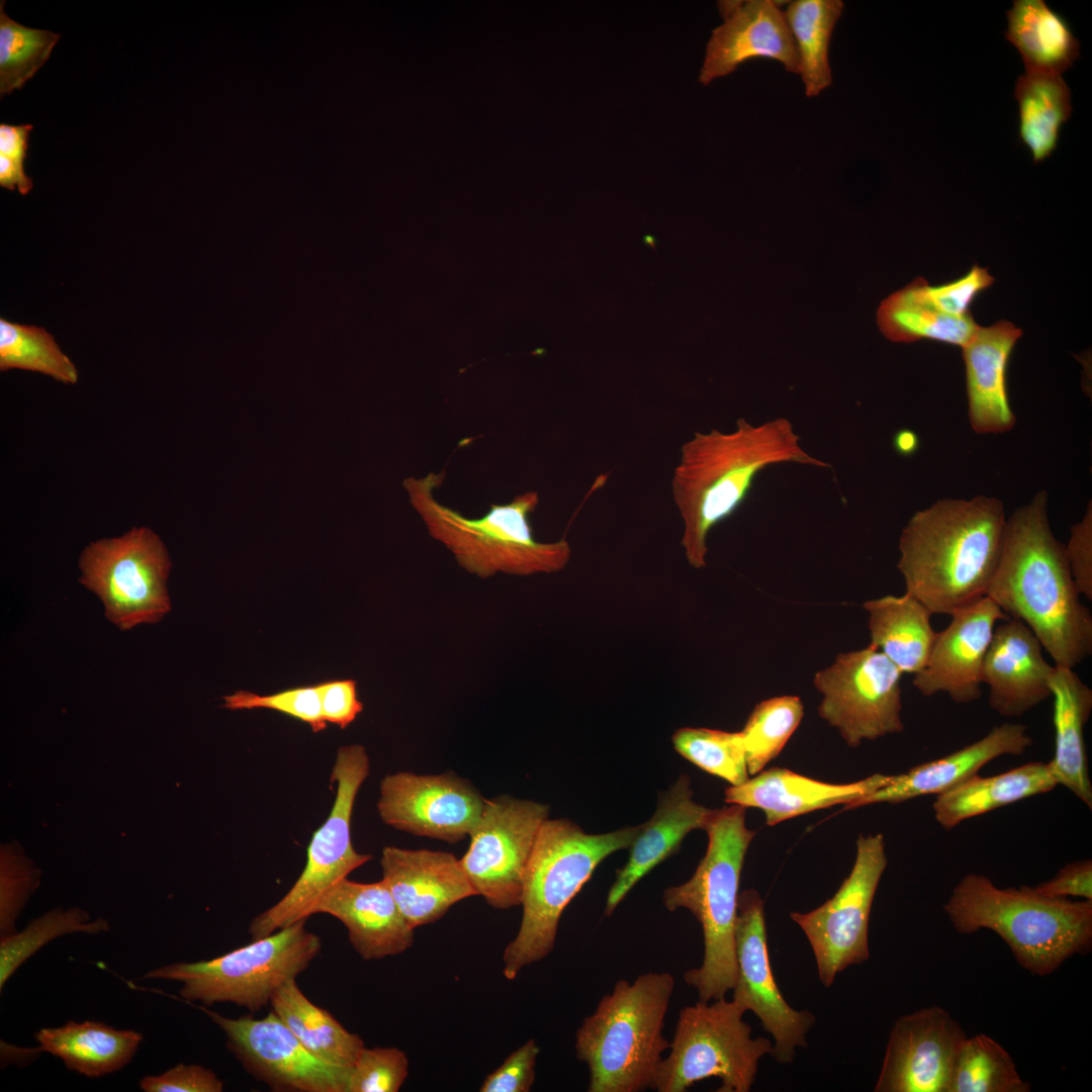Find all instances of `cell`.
Masks as SVG:
<instances>
[{
  "instance_id": "cell-1",
  "label": "cell",
  "mask_w": 1092,
  "mask_h": 1092,
  "mask_svg": "<svg viewBox=\"0 0 1092 1092\" xmlns=\"http://www.w3.org/2000/svg\"><path fill=\"white\" fill-rule=\"evenodd\" d=\"M987 597L1026 624L1056 665L1075 668L1092 653V615L1081 602L1054 535L1045 491L1007 518L999 562Z\"/></svg>"
},
{
  "instance_id": "cell-2",
  "label": "cell",
  "mask_w": 1092,
  "mask_h": 1092,
  "mask_svg": "<svg viewBox=\"0 0 1092 1092\" xmlns=\"http://www.w3.org/2000/svg\"><path fill=\"white\" fill-rule=\"evenodd\" d=\"M800 440L786 418L758 426L740 418L732 432H696L682 444L671 494L684 523L680 544L692 567L707 565L709 533L742 506L761 470L786 462L831 467L807 453Z\"/></svg>"
},
{
  "instance_id": "cell-3",
  "label": "cell",
  "mask_w": 1092,
  "mask_h": 1092,
  "mask_svg": "<svg viewBox=\"0 0 1092 1092\" xmlns=\"http://www.w3.org/2000/svg\"><path fill=\"white\" fill-rule=\"evenodd\" d=\"M1006 523L1002 503L986 495L941 499L917 511L899 539L905 593L939 615L985 597Z\"/></svg>"
},
{
  "instance_id": "cell-4",
  "label": "cell",
  "mask_w": 1092,
  "mask_h": 1092,
  "mask_svg": "<svg viewBox=\"0 0 1092 1092\" xmlns=\"http://www.w3.org/2000/svg\"><path fill=\"white\" fill-rule=\"evenodd\" d=\"M943 910L961 934L994 931L1035 976L1054 973L1092 943V900L1049 897L1027 885L998 888L984 875L963 877Z\"/></svg>"
},
{
  "instance_id": "cell-5",
  "label": "cell",
  "mask_w": 1092,
  "mask_h": 1092,
  "mask_svg": "<svg viewBox=\"0 0 1092 1092\" xmlns=\"http://www.w3.org/2000/svg\"><path fill=\"white\" fill-rule=\"evenodd\" d=\"M675 981L666 972L619 980L575 1033L576 1058L588 1069L589 1092L652 1089L669 1041L664 1019Z\"/></svg>"
},
{
  "instance_id": "cell-6",
  "label": "cell",
  "mask_w": 1092,
  "mask_h": 1092,
  "mask_svg": "<svg viewBox=\"0 0 1092 1092\" xmlns=\"http://www.w3.org/2000/svg\"><path fill=\"white\" fill-rule=\"evenodd\" d=\"M445 472L404 480L410 502L429 534L454 555L469 573L486 578L504 572L512 575L554 573L566 567L571 557L565 539L540 542L534 537L530 515L539 505L537 491L516 495L510 503L490 505L476 519L440 504L433 491Z\"/></svg>"
},
{
  "instance_id": "cell-7",
  "label": "cell",
  "mask_w": 1092,
  "mask_h": 1092,
  "mask_svg": "<svg viewBox=\"0 0 1092 1092\" xmlns=\"http://www.w3.org/2000/svg\"><path fill=\"white\" fill-rule=\"evenodd\" d=\"M639 828L588 834L565 818L543 822L523 877L520 928L503 956L508 980L553 950L563 910L608 855L630 847Z\"/></svg>"
},
{
  "instance_id": "cell-8",
  "label": "cell",
  "mask_w": 1092,
  "mask_h": 1092,
  "mask_svg": "<svg viewBox=\"0 0 1092 1092\" xmlns=\"http://www.w3.org/2000/svg\"><path fill=\"white\" fill-rule=\"evenodd\" d=\"M703 829L709 837L705 856L692 878L666 888L662 899L669 911H691L702 926L703 962L684 979L697 990L699 1001L709 1002L725 998L736 982L739 882L755 832L746 827L745 808L735 804L713 810Z\"/></svg>"
},
{
  "instance_id": "cell-9",
  "label": "cell",
  "mask_w": 1092,
  "mask_h": 1092,
  "mask_svg": "<svg viewBox=\"0 0 1092 1092\" xmlns=\"http://www.w3.org/2000/svg\"><path fill=\"white\" fill-rule=\"evenodd\" d=\"M306 920L210 960L155 968L141 979L179 983V995L188 1002L207 1007L234 1003L251 1012L259 1011L320 953L322 940L306 929Z\"/></svg>"
},
{
  "instance_id": "cell-10",
  "label": "cell",
  "mask_w": 1092,
  "mask_h": 1092,
  "mask_svg": "<svg viewBox=\"0 0 1092 1092\" xmlns=\"http://www.w3.org/2000/svg\"><path fill=\"white\" fill-rule=\"evenodd\" d=\"M745 1012L733 1001L721 998L698 1001L679 1013L669 1054L662 1059L652 1089L684 1092L694 1084L715 1077L718 1092H748L759 1060L771 1054L765 1037H751Z\"/></svg>"
},
{
  "instance_id": "cell-11",
  "label": "cell",
  "mask_w": 1092,
  "mask_h": 1092,
  "mask_svg": "<svg viewBox=\"0 0 1092 1092\" xmlns=\"http://www.w3.org/2000/svg\"><path fill=\"white\" fill-rule=\"evenodd\" d=\"M369 772L370 760L363 745L338 748L330 778L331 784H336L330 815L313 833L304 869L296 882L277 903L252 920V940L307 919L314 904L333 885L372 859V855L358 852L351 840L355 800Z\"/></svg>"
},
{
  "instance_id": "cell-12",
  "label": "cell",
  "mask_w": 1092,
  "mask_h": 1092,
  "mask_svg": "<svg viewBox=\"0 0 1092 1092\" xmlns=\"http://www.w3.org/2000/svg\"><path fill=\"white\" fill-rule=\"evenodd\" d=\"M79 566L80 582L100 598L107 619L122 631L158 623L171 609V562L159 536L147 527L90 543Z\"/></svg>"
},
{
  "instance_id": "cell-13",
  "label": "cell",
  "mask_w": 1092,
  "mask_h": 1092,
  "mask_svg": "<svg viewBox=\"0 0 1092 1092\" xmlns=\"http://www.w3.org/2000/svg\"><path fill=\"white\" fill-rule=\"evenodd\" d=\"M902 674L870 644L840 653L814 676V686L823 695L818 714L839 731L850 747L900 733L904 730Z\"/></svg>"
},
{
  "instance_id": "cell-14",
  "label": "cell",
  "mask_w": 1092,
  "mask_h": 1092,
  "mask_svg": "<svg viewBox=\"0 0 1092 1092\" xmlns=\"http://www.w3.org/2000/svg\"><path fill=\"white\" fill-rule=\"evenodd\" d=\"M887 862L884 836L859 835L852 870L834 896L812 911L790 914L811 945L825 987L847 967L870 958V915Z\"/></svg>"
},
{
  "instance_id": "cell-15",
  "label": "cell",
  "mask_w": 1092,
  "mask_h": 1092,
  "mask_svg": "<svg viewBox=\"0 0 1092 1092\" xmlns=\"http://www.w3.org/2000/svg\"><path fill=\"white\" fill-rule=\"evenodd\" d=\"M549 807L531 800L484 799L460 864L476 895L495 909L521 905L523 877Z\"/></svg>"
},
{
  "instance_id": "cell-16",
  "label": "cell",
  "mask_w": 1092,
  "mask_h": 1092,
  "mask_svg": "<svg viewBox=\"0 0 1092 1092\" xmlns=\"http://www.w3.org/2000/svg\"><path fill=\"white\" fill-rule=\"evenodd\" d=\"M737 963L732 1000L744 1011H752L774 1038L771 1056L780 1064L794 1061L796 1050L806 1048V1035L814 1015L790 1006L782 995L770 964L763 901L754 889L738 897L735 930Z\"/></svg>"
},
{
  "instance_id": "cell-17",
  "label": "cell",
  "mask_w": 1092,
  "mask_h": 1092,
  "mask_svg": "<svg viewBox=\"0 0 1092 1092\" xmlns=\"http://www.w3.org/2000/svg\"><path fill=\"white\" fill-rule=\"evenodd\" d=\"M200 1009L223 1031L226 1046L256 1079L275 1091L348 1092L351 1069L334 1067L311 1055L271 1011L261 1019L225 1017Z\"/></svg>"
},
{
  "instance_id": "cell-18",
  "label": "cell",
  "mask_w": 1092,
  "mask_h": 1092,
  "mask_svg": "<svg viewBox=\"0 0 1092 1092\" xmlns=\"http://www.w3.org/2000/svg\"><path fill=\"white\" fill-rule=\"evenodd\" d=\"M483 805L479 791L453 771H398L381 780L377 811L394 829L454 844L470 834Z\"/></svg>"
},
{
  "instance_id": "cell-19",
  "label": "cell",
  "mask_w": 1092,
  "mask_h": 1092,
  "mask_svg": "<svg viewBox=\"0 0 1092 1092\" xmlns=\"http://www.w3.org/2000/svg\"><path fill=\"white\" fill-rule=\"evenodd\" d=\"M967 1035L939 1006L899 1017L891 1029L876 1092H947Z\"/></svg>"
},
{
  "instance_id": "cell-20",
  "label": "cell",
  "mask_w": 1092,
  "mask_h": 1092,
  "mask_svg": "<svg viewBox=\"0 0 1092 1092\" xmlns=\"http://www.w3.org/2000/svg\"><path fill=\"white\" fill-rule=\"evenodd\" d=\"M947 627L937 632L926 665L914 674L913 686L924 696L944 693L957 704L982 695V668L996 624L1008 618L985 596L950 614Z\"/></svg>"
},
{
  "instance_id": "cell-21",
  "label": "cell",
  "mask_w": 1092,
  "mask_h": 1092,
  "mask_svg": "<svg viewBox=\"0 0 1092 1092\" xmlns=\"http://www.w3.org/2000/svg\"><path fill=\"white\" fill-rule=\"evenodd\" d=\"M723 24L712 31L699 81L708 85L756 58L780 62L799 74L795 43L784 12L772 0L721 1Z\"/></svg>"
},
{
  "instance_id": "cell-22",
  "label": "cell",
  "mask_w": 1092,
  "mask_h": 1092,
  "mask_svg": "<svg viewBox=\"0 0 1092 1092\" xmlns=\"http://www.w3.org/2000/svg\"><path fill=\"white\" fill-rule=\"evenodd\" d=\"M382 881L415 929L441 919L457 902L476 893L452 853L385 846Z\"/></svg>"
},
{
  "instance_id": "cell-23",
  "label": "cell",
  "mask_w": 1092,
  "mask_h": 1092,
  "mask_svg": "<svg viewBox=\"0 0 1092 1092\" xmlns=\"http://www.w3.org/2000/svg\"><path fill=\"white\" fill-rule=\"evenodd\" d=\"M1043 647L1022 621L1008 617L995 627L982 668L988 703L1002 717H1021L1051 698L1054 665Z\"/></svg>"
},
{
  "instance_id": "cell-24",
  "label": "cell",
  "mask_w": 1092,
  "mask_h": 1092,
  "mask_svg": "<svg viewBox=\"0 0 1092 1092\" xmlns=\"http://www.w3.org/2000/svg\"><path fill=\"white\" fill-rule=\"evenodd\" d=\"M317 913L332 915L345 925L352 946L363 960L396 956L414 943V928L382 880L358 883L342 879L314 904L311 915Z\"/></svg>"
},
{
  "instance_id": "cell-25",
  "label": "cell",
  "mask_w": 1092,
  "mask_h": 1092,
  "mask_svg": "<svg viewBox=\"0 0 1092 1092\" xmlns=\"http://www.w3.org/2000/svg\"><path fill=\"white\" fill-rule=\"evenodd\" d=\"M1031 744L1032 738L1025 725L1004 723L995 726L984 737L954 752L894 775L890 784L844 808L879 803L898 804L921 796H937L977 775L993 759L1004 755H1021Z\"/></svg>"
},
{
  "instance_id": "cell-26",
  "label": "cell",
  "mask_w": 1092,
  "mask_h": 1092,
  "mask_svg": "<svg viewBox=\"0 0 1092 1092\" xmlns=\"http://www.w3.org/2000/svg\"><path fill=\"white\" fill-rule=\"evenodd\" d=\"M893 776L874 774L849 784H829L787 768L761 770L740 786L725 792L727 803L762 810L772 826L793 817L837 804L852 802L887 786Z\"/></svg>"
},
{
  "instance_id": "cell-27",
  "label": "cell",
  "mask_w": 1092,
  "mask_h": 1092,
  "mask_svg": "<svg viewBox=\"0 0 1092 1092\" xmlns=\"http://www.w3.org/2000/svg\"><path fill=\"white\" fill-rule=\"evenodd\" d=\"M713 810L693 800L691 780L681 775L657 802L653 816L640 825L627 862L617 871L609 890L605 915L611 916L634 886L656 866L676 852L685 836L704 828Z\"/></svg>"
},
{
  "instance_id": "cell-28",
  "label": "cell",
  "mask_w": 1092,
  "mask_h": 1092,
  "mask_svg": "<svg viewBox=\"0 0 1092 1092\" xmlns=\"http://www.w3.org/2000/svg\"><path fill=\"white\" fill-rule=\"evenodd\" d=\"M1022 331L1008 321L978 327L962 348L966 367L969 421L974 431L997 434L1010 430L1015 416L1007 392V366Z\"/></svg>"
},
{
  "instance_id": "cell-29",
  "label": "cell",
  "mask_w": 1092,
  "mask_h": 1092,
  "mask_svg": "<svg viewBox=\"0 0 1092 1092\" xmlns=\"http://www.w3.org/2000/svg\"><path fill=\"white\" fill-rule=\"evenodd\" d=\"M1055 728V754L1049 761L1059 785L1092 809L1084 728L1092 711V690L1073 668L1054 665L1050 677Z\"/></svg>"
},
{
  "instance_id": "cell-30",
  "label": "cell",
  "mask_w": 1092,
  "mask_h": 1092,
  "mask_svg": "<svg viewBox=\"0 0 1092 1092\" xmlns=\"http://www.w3.org/2000/svg\"><path fill=\"white\" fill-rule=\"evenodd\" d=\"M36 1049L30 1056L48 1053L62 1060L67 1070L88 1078L112 1074L127 1066L144 1036L132 1029H116L104 1022L67 1021L58 1027H43L34 1033Z\"/></svg>"
},
{
  "instance_id": "cell-31",
  "label": "cell",
  "mask_w": 1092,
  "mask_h": 1092,
  "mask_svg": "<svg viewBox=\"0 0 1092 1092\" xmlns=\"http://www.w3.org/2000/svg\"><path fill=\"white\" fill-rule=\"evenodd\" d=\"M1058 786L1049 762L1030 761L992 777L978 774L936 796L938 824L950 830L965 820L1011 805Z\"/></svg>"
},
{
  "instance_id": "cell-32",
  "label": "cell",
  "mask_w": 1092,
  "mask_h": 1092,
  "mask_svg": "<svg viewBox=\"0 0 1092 1092\" xmlns=\"http://www.w3.org/2000/svg\"><path fill=\"white\" fill-rule=\"evenodd\" d=\"M873 647L902 673L915 674L927 663L936 634L930 610L909 594L885 596L863 604Z\"/></svg>"
},
{
  "instance_id": "cell-33",
  "label": "cell",
  "mask_w": 1092,
  "mask_h": 1092,
  "mask_svg": "<svg viewBox=\"0 0 1092 1092\" xmlns=\"http://www.w3.org/2000/svg\"><path fill=\"white\" fill-rule=\"evenodd\" d=\"M1006 39L1019 52L1025 72L1061 75L1080 56L1067 20L1043 0H1015L1006 12Z\"/></svg>"
},
{
  "instance_id": "cell-34",
  "label": "cell",
  "mask_w": 1092,
  "mask_h": 1092,
  "mask_svg": "<svg viewBox=\"0 0 1092 1092\" xmlns=\"http://www.w3.org/2000/svg\"><path fill=\"white\" fill-rule=\"evenodd\" d=\"M270 1005L302 1045L324 1063L351 1069L365 1046L363 1039L347 1030L329 1011L312 1003L296 979L286 982Z\"/></svg>"
},
{
  "instance_id": "cell-35",
  "label": "cell",
  "mask_w": 1092,
  "mask_h": 1092,
  "mask_svg": "<svg viewBox=\"0 0 1092 1092\" xmlns=\"http://www.w3.org/2000/svg\"><path fill=\"white\" fill-rule=\"evenodd\" d=\"M926 280L915 279L883 301L878 323L896 342L932 340L964 347L978 329L972 314L954 316L939 310L925 293Z\"/></svg>"
},
{
  "instance_id": "cell-36",
  "label": "cell",
  "mask_w": 1092,
  "mask_h": 1092,
  "mask_svg": "<svg viewBox=\"0 0 1092 1092\" xmlns=\"http://www.w3.org/2000/svg\"><path fill=\"white\" fill-rule=\"evenodd\" d=\"M1019 139L1033 162L1050 158L1058 147L1062 125L1070 118V89L1061 75L1025 72L1015 82Z\"/></svg>"
},
{
  "instance_id": "cell-37",
  "label": "cell",
  "mask_w": 1092,
  "mask_h": 1092,
  "mask_svg": "<svg viewBox=\"0 0 1092 1092\" xmlns=\"http://www.w3.org/2000/svg\"><path fill=\"white\" fill-rule=\"evenodd\" d=\"M843 8L840 0H795L783 11L807 97L818 96L832 84L829 44Z\"/></svg>"
},
{
  "instance_id": "cell-38",
  "label": "cell",
  "mask_w": 1092,
  "mask_h": 1092,
  "mask_svg": "<svg viewBox=\"0 0 1092 1092\" xmlns=\"http://www.w3.org/2000/svg\"><path fill=\"white\" fill-rule=\"evenodd\" d=\"M1008 1052L992 1037H966L957 1055L947 1092H1028Z\"/></svg>"
},
{
  "instance_id": "cell-39",
  "label": "cell",
  "mask_w": 1092,
  "mask_h": 1092,
  "mask_svg": "<svg viewBox=\"0 0 1092 1092\" xmlns=\"http://www.w3.org/2000/svg\"><path fill=\"white\" fill-rule=\"evenodd\" d=\"M109 929L104 918L91 920L87 911L73 907L53 909L31 920L21 931L0 935V992L27 960L54 939L75 933L97 935Z\"/></svg>"
},
{
  "instance_id": "cell-40",
  "label": "cell",
  "mask_w": 1092,
  "mask_h": 1092,
  "mask_svg": "<svg viewBox=\"0 0 1092 1092\" xmlns=\"http://www.w3.org/2000/svg\"><path fill=\"white\" fill-rule=\"evenodd\" d=\"M0 369L38 372L65 384L78 381V370L44 328L0 318Z\"/></svg>"
},
{
  "instance_id": "cell-41",
  "label": "cell",
  "mask_w": 1092,
  "mask_h": 1092,
  "mask_svg": "<svg viewBox=\"0 0 1092 1092\" xmlns=\"http://www.w3.org/2000/svg\"><path fill=\"white\" fill-rule=\"evenodd\" d=\"M804 716L797 696H782L758 703L742 731L748 774L754 776L782 751Z\"/></svg>"
},
{
  "instance_id": "cell-42",
  "label": "cell",
  "mask_w": 1092,
  "mask_h": 1092,
  "mask_svg": "<svg viewBox=\"0 0 1092 1092\" xmlns=\"http://www.w3.org/2000/svg\"><path fill=\"white\" fill-rule=\"evenodd\" d=\"M0 3V95L21 89L46 64L61 34L11 19Z\"/></svg>"
},
{
  "instance_id": "cell-43",
  "label": "cell",
  "mask_w": 1092,
  "mask_h": 1092,
  "mask_svg": "<svg viewBox=\"0 0 1092 1092\" xmlns=\"http://www.w3.org/2000/svg\"><path fill=\"white\" fill-rule=\"evenodd\" d=\"M671 740L682 757L731 786L749 779L741 732L685 727L676 730Z\"/></svg>"
},
{
  "instance_id": "cell-44",
  "label": "cell",
  "mask_w": 1092,
  "mask_h": 1092,
  "mask_svg": "<svg viewBox=\"0 0 1092 1092\" xmlns=\"http://www.w3.org/2000/svg\"><path fill=\"white\" fill-rule=\"evenodd\" d=\"M223 707L233 711L270 709L306 723L316 733L326 729L317 685L286 689L271 695L237 691L223 698Z\"/></svg>"
},
{
  "instance_id": "cell-45",
  "label": "cell",
  "mask_w": 1092,
  "mask_h": 1092,
  "mask_svg": "<svg viewBox=\"0 0 1092 1092\" xmlns=\"http://www.w3.org/2000/svg\"><path fill=\"white\" fill-rule=\"evenodd\" d=\"M408 1074V1060L401 1050L364 1046L350 1070L348 1092H396Z\"/></svg>"
},
{
  "instance_id": "cell-46",
  "label": "cell",
  "mask_w": 1092,
  "mask_h": 1092,
  "mask_svg": "<svg viewBox=\"0 0 1092 1092\" xmlns=\"http://www.w3.org/2000/svg\"><path fill=\"white\" fill-rule=\"evenodd\" d=\"M39 872L25 857L2 852L0 873V934L16 931V920L38 887Z\"/></svg>"
},
{
  "instance_id": "cell-47",
  "label": "cell",
  "mask_w": 1092,
  "mask_h": 1092,
  "mask_svg": "<svg viewBox=\"0 0 1092 1092\" xmlns=\"http://www.w3.org/2000/svg\"><path fill=\"white\" fill-rule=\"evenodd\" d=\"M994 282L987 268L974 265L964 276L940 285L925 284L928 299L939 310L954 316L971 314L970 306L975 298Z\"/></svg>"
},
{
  "instance_id": "cell-48",
  "label": "cell",
  "mask_w": 1092,
  "mask_h": 1092,
  "mask_svg": "<svg viewBox=\"0 0 1092 1092\" xmlns=\"http://www.w3.org/2000/svg\"><path fill=\"white\" fill-rule=\"evenodd\" d=\"M540 1049L531 1038L513 1052L484 1079L480 1092H528L535 1081V1067Z\"/></svg>"
},
{
  "instance_id": "cell-49",
  "label": "cell",
  "mask_w": 1092,
  "mask_h": 1092,
  "mask_svg": "<svg viewBox=\"0 0 1092 1092\" xmlns=\"http://www.w3.org/2000/svg\"><path fill=\"white\" fill-rule=\"evenodd\" d=\"M145 1092H221L223 1081L201 1065L179 1063L159 1075H147L139 1081Z\"/></svg>"
},
{
  "instance_id": "cell-50",
  "label": "cell",
  "mask_w": 1092,
  "mask_h": 1092,
  "mask_svg": "<svg viewBox=\"0 0 1092 1092\" xmlns=\"http://www.w3.org/2000/svg\"><path fill=\"white\" fill-rule=\"evenodd\" d=\"M1065 551L1069 567L1080 596L1092 600V508L1071 528Z\"/></svg>"
},
{
  "instance_id": "cell-51",
  "label": "cell",
  "mask_w": 1092,
  "mask_h": 1092,
  "mask_svg": "<svg viewBox=\"0 0 1092 1092\" xmlns=\"http://www.w3.org/2000/svg\"><path fill=\"white\" fill-rule=\"evenodd\" d=\"M316 685L323 717L327 723L345 729L363 711V703L358 699L356 680L328 679Z\"/></svg>"
},
{
  "instance_id": "cell-52",
  "label": "cell",
  "mask_w": 1092,
  "mask_h": 1092,
  "mask_svg": "<svg viewBox=\"0 0 1092 1092\" xmlns=\"http://www.w3.org/2000/svg\"><path fill=\"white\" fill-rule=\"evenodd\" d=\"M1035 889L1049 897L1092 900V860L1085 858L1070 862L1052 879L1035 886Z\"/></svg>"
},
{
  "instance_id": "cell-53",
  "label": "cell",
  "mask_w": 1092,
  "mask_h": 1092,
  "mask_svg": "<svg viewBox=\"0 0 1092 1092\" xmlns=\"http://www.w3.org/2000/svg\"><path fill=\"white\" fill-rule=\"evenodd\" d=\"M32 128V124L29 123L20 125L0 124V155L11 159L20 170H24L28 139Z\"/></svg>"
},
{
  "instance_id": "cell-54",
  "label": "cell",
  "mask_w": 1092,
  "mask_h": 1092,
  "mask_svg": "<svg viewBox=\"0 0 1092 1092\" xmlns=\"http://www.w3.org/2000/svg\"><path fill=\"white\" fill-rule=\"evenodd\" d=\"M893 445L897 453L908 456L916 451L918 447V438L910 430H899L894 436Z\"/></svg>"
}]
</instances>
